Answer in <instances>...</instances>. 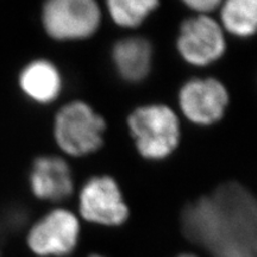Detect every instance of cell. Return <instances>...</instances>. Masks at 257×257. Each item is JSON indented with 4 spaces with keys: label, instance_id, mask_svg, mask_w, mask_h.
<instances>
[{
    "label": "cell",
    "instance_id": "1",
    "mask_svg": "<svg viewBox=\"0 0 257 257\" xmlns=\"http://www.w3.org/2000/svg\"><path fill=\"white\" fill-rule=\"evenodd\" d=\"M181 229L212 257H256L255 198L238 182H225L184 208Z\"/></svg>",
    "mask_w": 257,
    "mask_h": 257
},
{
    "label": "cell",
    "instance_id": "2",
    "mask_svg": "<svg viewBox=\"0 0 257 257\" xmlns=\"http://www.w3.org/2000/svg\"><path fill=\"white\" fill-rule=\"evenodd\" d=\"M137 152L147 160H163L180 142V121L172 108L162 104L137 107L127 118Z\"/></svg>",
    "mask_w": 257,
    "mask_h": 257
},
{
    "label": "cell",
    "instance_id": "3",
    "mask_svg": "<svg viewBox=\"0 0 257 257\" xmlns=\"http://www.w3.org/2000/svg\"><path fill=\"white\" fill-rule=\"evenodd\" d=\"M106 121L88 104L72 101L56 113L54 136L64 153L81 157L95 153L104 143Z\"/></svg>",
    "mask_w": 257,
    "mask_h": 257
},
{
    "label": "cell",
    "instance_id": "4",
    "mask_svg": "<svg viewBox=\"0 0 257 257\" xmlns=\"http://www.w3.org/2000/svg\"><path fill=\"white\" fill-rule=\"evenodd\" d=\"M101 21L96 0H46L42 24L51 38L78 41L93 36Z\"/></svg>",
    "mask_w": 257,
    "mask_h": 257
},
{
    "label": "cell",
    "instance_id": "5",
    "mask_svg": "<svg viewBox=\"0 0 257 257\" xmlns=\"http://www.w3.org/2000/svg\"><path fill=\"white\" fill-rule=\"evenodd\" d=\"M176 48L186 62L204 67L216 62L226 50L221 25L207 15H198L182 22Z\"/></svg>",
    "mask_w": 257,
    "mask_h": 257
},
{
    "label": "cell",
    "instance_id": "6",
    "mask_svg": "<svg viewBox=\"0 0 257 257\" xmlns=\"http://www.w3.org/2000/svg\"><path fill=\"white\" fill-rule=\"evenodd\" d=\"M79 219L72 212L57 208L46 214L29 231L28 246L41 257L69 255L78 244Z\"/></svg>",
    "mask_w": 257,
    "mask_h": 257
},
{
    "label": "cell",
    "instance_id": "7",
    "mask_svg": "<svg viewBox=\"0 0 257 257\" xmlns=\"http://www.w3.org/2000/svg\"><path fill=\"white\" fill-rule=\"evenodd\" d=\"M80 213L85 220L105 226H118L128 217L119 186L107 175L89 179L80 192Z\"/></svg>",
    "mask_w": 257,
    "mask_h": 257
},
{
    "label": "cell",
    "instance_id": "8",
    "mask_svg": "<svg viewBox=\"0 0 257 257\" xmlns=\"http://www.w3.org/2000/svg\"><path fill=\"white\" fill-rule=\"evenodd\" d=\"M229 100L226 87L213 78L189 80L179 93V105L182 113L189 121L200 126H208L219 121Z\"/></svg>",
    "mask_w": 257,
    "mask_h": 257
},
{
    "label": "cell",
    "instance_id": "9",
    "mask_svg": "<svg viewBox=\"0 0 257 257\" xmlns=\"http://www.w3.org/2000/svg\"><path fill=\"white\" fill-rule=\"evenodd\" d=\"M29 185L32 194L41 200H64L74 189L72 170L59 156L37 157L29 174Z\"/></svg>",
    "mask_w": 257,
    "mask_h": 257
},
{
    "label": "cell",
    "instance_id": "10",
    "mask_svg": "<svg viewBox=\"0 0 257 257\" xmlns=\"http://www.w3.org/2000/svg\"><path fill=\"white\" fill-rule=\"evenodd\" d=\"M18 86L27 98L37 104H49L60 95L62 79L55 64L34 60L19 72Z\"/></svg>",
    "mask_w": 257,
    "mask_h": 257
},
{
    "label": "cell",
    "instance_id": "11",
    "mask_svg": "<svg viewBox=\"0 0 257 257\" xmlns=\"http://www.w3.org/2000/svg\"><path fill=\"white\" fill-rule=\"evenodd\" d=\"M112 61L118 75L125 81H142L152 69V44L143 37L123 38L112 48Z\"/></svg>",
    "mask_w": 257,
    "mask_h": 257
},
{
    "label": "cell",
    "instance_id": "12",
    "mask_svg": "<svg viewBox=\"0 0 257 257\" xmlns=\"http://www.w3.org/2000/svg\"><path fill=\"white\" fill-rule=\"evenodd\" d=\"M223 28L237 37H250L257 27V0H223L220 4Z\"/></svg>",
    "mask_w": 257,
    "mask_h": 257
},
{
    "label": "cell",
    "instance_id": "13",
    "mask_svg": "<svg viewBox=\"0 0 257 257\" xmlns=\"http://www.w3.org/2000/svg\"><path fill=\"white\" fill-rule=\"evenodd\" d=\"M159 4L160 0H106L112 21L123 28L141 25Z\"/></svg>",
    "mask_w": 257,
    "mask_h": 257
},
{
    "label": "cell",
    "instance_id": "14",
    "mask_svg": "<svg viewBox=\"0 0 257 257\" xmlns=\"http://www.w3.org/2000/svg\"><path fill=\"white\" fill-rule=\"evenodd\" d=\"M189 9L199 12V15H207L208 12L220 6L223 0H181Z\"/></svg>",
    "mask_w": 257,
    "mask_h": 257
},
{
    "label": "cell",
    "instance_id": "15",
    "mask_svg": "<svg viewBox=\"0 0 257 257\" xmlns=\"http://www.w3.org/2000/svg\"><path fill=\"white\" fill-rule=\"evenodd\" d=\"M178 257H198L197 255H193V253H181Z\"/></svg>",
    "mask_w": 257,
    "mask_h": 257
},
{
    "label": "cell",
    "instance_id": "16",
    "mask_svg": "<svg viewBox=\"0 0 257 257\" xmlns=\"http://www.w3.org/2000/svg\"><path fill=\"white\" fill-rule=\"evenodd\" d=\"M91 257H104V256H99V255H92Z\"/></svg>",
    "mask_w": 257,
    "mask_h": 257
}]
</instances>
